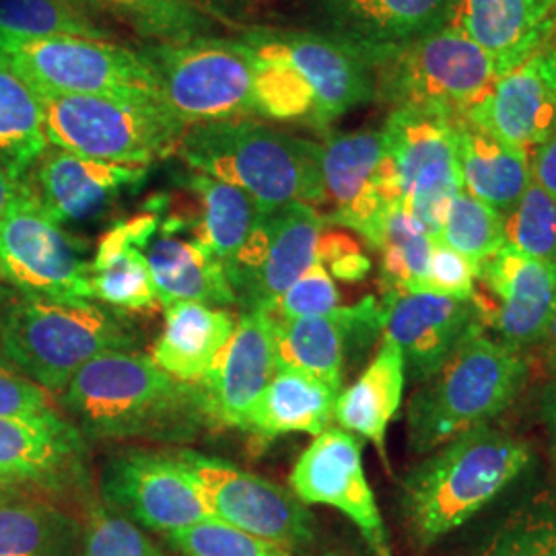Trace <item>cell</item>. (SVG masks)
I'll list each match as a JSON object with an SVG mask.
<instances>
[{"label": "cell", "instance_id": "cell-1", "mask_svg": "<svg viewBox=\"0 0 556 556\" xmlns=\"http://www.w3.org/2000/svg\"><path fill=\"white\" fill-rule=\"evenodd\" d=\"M59 397L89 445L147 441L174 447L219 429L200 383L172 378L137 351L89 361Z\"/></svg>", "mask_w": 556, "mask_h": 556}, {"label": "cell", "instance_id": "cell-2", "mask_svg": "<svg viewBox=\"0 0 556 556\" xmlns=\"http://www.w3.org/2000/svg\"><path fill=\"white\" fill-rule=\"evenodd\" d=\"M523 439L489 425L431 452L400 484V516L418 551L431 548L477 516L530 464Z\"/></svg>", "mask_w": 556, "mask_h": 556}, {"label": "cell", "instance_id": "cell-3", "mask_svg": "<svg viewBox=\"0 0 556 556\" xmlns=\"http://www.w3.org/2000/svg\"><path fill=\"white\" fill-rule=\"evenodd\" d=\"M142 342L124 312L91 303L21 295L0 285V357L60 396L80 367L105 353H132Z\"/></svg>", "mask_w": 556, "mask_h": 556}, {"label": "cell", "instance_id": "cell-4", "mask_svg": "<svg viewBox=\"0 0 556 556\" xmlns=\"http://www.w3.org/2000/svg\"><path fill=\"white\" fill-rule=\"evenodd\" d=\"M192 172L238 186L270 213L291 202L324 204L321 144L256 119L190 126L174 151Z\"/></svg>", "mask_w": 556, "mask_h": 556}, {"label": "cell", "instance_id": "cell-5", "mask_svg": "<svg viewBox=\"0 0 556 556\" xmlns=\"http://www.w3.org/2000/svg\"><path fill=\"white\" fill-rule=\"evenodd\" d=\"M530 361L523 349L486 328L464 340L406 406V441L413 454L425 456L443 443L489 425L507 410L526 386Z\"/></svg>", "mask_w": 556, "mask_h": 556}, {"label": "cell", "instance_id": "cell-6", "mask_svg": "<svg viewBox=\"0 0 556 556\" xmlns=\"http://www.w3.org/2000/svg\"><path fill=\"white\" fill-rule=\"evenodd\" d=\"M139 52L155 77L163 110L184 130L256 116V54L241 38L147 43Z\"/></svg>", "mask_w": 556, "mask_h": 556}, {"label": "cell", "instance_id": "cell-7", "mask_svg": "<svg viewBox=\"0 0 556 556\" xmlns=\"http://www.w3.org/2000/svg\"><path fill=\"white\" fill-rule=\"evenodd\" d=\"M0 56L38 98L100 96L161 105L157 83L139 50L114 41L25 38L0 31Z\"/></svg>", "mask_w": 556, "mask_h": 556}, {"label": "cell", "instance_id": "cell-8", "mask_svg": "<svg viewBox=\"0 0 556 556\" xmlns=\"http://www.w3.org/2000/svg\"><path fill=\"white\" fill-rule=\"evenodd\" d=\"M48 144L87 160L149 167L176 151L184 128L157 103L41 96Z\"/></svg>", "mask_w": 556, "mask_h": 556}, {"label": "cell", "instance_id": "cell-9", "mask_svg": "<svg viewBox=\"0 0 556 556\" xmlns=\"http://www.w3.org/2000/svg\"><path fill=\"white\" fill-rule=\"evenodd\" d=\"M497 79L493 60L454 23L410 43L374 71L378 100L452 116H466L477 108Z\"/></svg>", "mask_w": 556, "mask_h": 556}, {"label": "cell", "instance_id": "cell-10", "mask_svg": "<svg viewBox=\"0 0 556 556\" xmlns=\"http://www.w3.org/2000/svg\"><path fill=\"white\" fill-rule=\"evenodd\" d=\"M87 248L52 219L23 178L0 220V282L21 295L91 303Z\"/></svg>", "mask_w": 556, "mask_h": 556}, {"label": "cell", "instance_id": "cell-11", "mask_svg": "<svg viewBox=\"0 0 556 556\" xmlns=\"http://www.w3.org/2000/svg\"><path fill=\"white\" fill-rule=\"evenodd\" d=\"M169 452L199 489L213 519L291 555L314 544L316 517L291 489L190 447Z\"/></svg>", "mask_w": 556, "mask_h": 556}, {"label": "cell", "instance_id": "cell-12", "mask_svg": "<svg viewBox=\"0 0 556 556\" xmlns=\"http://www.w3.org/2000/svg\"><path fill=\"white\" fill-rule=\"evenodd\" d=\"M456 118L431 108H394L383 137L402 204L431 238H439L450 200L464 190L457 161Z\"/></svg>", "mask_w": 556, "mask_h": 556}, {"label": "cell", "instance_id": "cell-13", "mask_svg": "<svg viewBox=\"0 0 556 556\" xmlns=\"http://www.w3.org/2000/svg\"><path fill=\"white\" fill-rule=\"evenodd\" d=\"M101 503L144 532L167 536L213 519L169 450L124 447L101 466Z\"/></svg>", "mask_w": 556, "mask_h": 556}, {"label": "cell", "instance_id": "cell-14", "mask_svg": "<svg viewBox=\"0 0 556 556\" xmlns=\"http://www.w3.org/2000/svg\"><path fill=\"white\" fill-rule=\"evenodd\" d=\"M316 34L371 71L456 21L457 0H303Z\"/></svg>", "mask_w": 556, "mask_h": 556}, {"label": "cell", "instance_id": "cell-15", "mask_svg": "<svg viewBox=\"0 0 556 556\" xmlns=\"http://www.w3.org/2000/svg\"><path fill=\"white\" fill-rule=\"evenodd\" d=\"M326 223L357 231L374 248L388 213L402 204L383 130L328 135L321 144Z\"/></svg>", "mask_w": 556, "mask_h": 556}, {"label": "cell", "instance_id": "cell-16", "mask_svg": "<svg viewBox=\"0 0 556 556\" xmlns=\"http://www.w3.org/2000/svg\"><path fill=\"white\" fill-rule=\"evenodd\" d=\"M324 225L318 211L303 202L266 213L256 236L225 270L241 312H273L278 298L318 258Z\"/></svg>", "mask_w": 556, "mask_h": 556}, {"label": "cell", "instance_id": "cell-17", "mask_svg": "<svg viewBox=\"0 0 556 556\" xmlns=\"http://www.w3.org/2000/svg\"><path fill=\"white\" fill-rule=\"evenodd\" d=\"M289 489L307 507L326 505L349 517L371 553L394 556L378 501L365 477L363 443L357 435L330 427L299 456Z\"/></svg>", "mask_w": 556, "mask_h": 556}, {"label": "cell", "instance_id": "cell-18", "mask_svg": "<svg viewBox=\"0 0 556 556\" xmlns=\"http://www.w3.org/2000/svg\"><path fill=\"white\" fill-rule=\"evenodd\" d=\"M478 282L475 301L484 326L517 349L540 344L556 314V266L505 243L480 264Z\"/></svg>", "mask_w": 556, "mask_h": 556}, {"label": "cell", "instance_id": "cell-19", "mask_svg": "<svg viewBox=\"0 0 556 556\" xmlns=\"http://www.w3.org/2000/svg\"><path fill=\"white\" fill-rule=\"evenodd\" d=\"M0 475L43 495L89 498V441L71 418L0 417Z\"/></svg>", "mask_w": 556, "mask_h": 556}, {"label": "cell", "instance_id": "cell-20", "mask_svg": "<svg viewBox=\"0 0 556 556\" xmlns=\"http://www.w3.org/2000/svg\"><path fill=\"white\" fill-rule=\"evenodd\" d=\"M383 305V337L396 342L406 376L422 383L457 346L484 330L475 299H456L429 291L388 293Z\"/></svg>", "mask_w": 556, "mask_h": 556}, {"label": "cell", "instance_id": "cell-21", "mask_svg": "<svg viewBox=\"0 0 556 556\" xmlns=\"http://www.w3.org/2000/svg\"><path fill=\"white\" fill-rule=\"evenodd\" d=\"M273 318V316H270ZM278 369H293L342 392L346 357L383 332V305L376 298L314 318H273Z\"/></svg>", "mask_w": 556, "mask_h": 556}, {"label": "cell", "instance_id": "cell-22", "mask_svg": "<svg viewBox=\"0 0 556 556\" xmlns=\"http://www.w3.org/2000/svg\"><path fill=\"white\" fill-rule=\"evenodd\" d=\"M31 172L34 179H25L43 211L62 227L98 219L149 178V167L87 160L54 147H48Z\"/></svg>", "mask_w": 556, "mask_h": 556}, {"label": "cell", "instance_id": "cell-23", "mask_svg": "<svg viewBox=\"0 0 556 556\" xmlns=\"http://www.w3.org/2000/svg\"><path fill=\"white\" fill-rule=\"evenodd\" d=\"M260 40L289 60L316 96V130L328 132L340 116L376 100L374 71L337 41L316 31L252 27Z\"/></svg>", "mask_w": 556, "mask_h": 556}, {"label": "cell", "instance_id": "cell-24", "mask_svg": "<svg viewBox=\"0 0 556 556\" xmlns=\"http://www.w3.org/2000/svg\"><path fill=\"white\" fill-rule=\"evenodd\" d=\"M277 376L275 330L266 312H241L229 342L200 386L219 429L243 427L264 388Z\"/></svg>", "mask_w": 556, "mask_h": 556}, {"label": "cell", "instance_id": "cell-25", "mask_svg": "<svg viewBox=\"0 0 556 556\" xmlns=\"http://www.w3.org/2000/svg\"><path fill=\"white\" fill-rule=\"evenodd\" d=\"M464 118L521 151L536 149L556 135V96L542 52L501 75L491 93Z\"/></svg>", "mask_w": 556, "mask_h": 556}, {"label": "cell", "instance_id": "cell-26", "mask_svg": "<svg viewBox=\"0 0 556 556\" xmlns=\"http://www.w3.org/2000/svg\"><path fill=\"white\" fill-rule=\"evenodd\" d=\"M457 25L493 60L498 77L556 36V0H457Z\"/></svg>", "mask_w": 556, "mask_h": 556}, {"label": "cell", "instance_id": "cell-27", "mask_svg": "<svg viewBox=\"0 0 556 556\" xmlns=\"http://www.w3.org/2000/svg\"><path fill=\"white\" fill-rule=\"evenodd\" d=\"M161 208L119 220L103 238L91 258L93 301L116 312H151L160 299L153 287L144 245L157 233Z\"/></svg>", "mask_w": 556, "mask_h": 556}, {"label": "cell", "instance_id": "cell-28", "mask_svg": "<svg viewBox=\"0 0 556 556\" xmlns=\"http://www.w3.org/2000/svg\"><path fill=\"white\" fill-rule=\"evenodd\" d=\"M184 223L169 217L144 245L153 287L163 307L194 301L208 307L238 305L223 266L197 238H181Z\"/></svg>", "mask_w": 556, "mask_h": 556}, {"label": "cell", "instance_id": "cell-29", "mask_svg": "<svg viewBox=\"0 0 556 556\" xmlns=\"http://www.w3.org/2000/svg\"><path fill=\"white\" fill-rule=\"evenodd\" d=\"M238 326L225 307L181 301L165 307L163 332L155 340L153 363L179 381L200 383Z\"/></svg>", "mask_w": 556, "mask_h": 556}, {"label": "cell", "instance_id": "cell-30", "mask_svg": "<svg viewBox=\"0 0 556 556\" xmlns=\"http://www.w3.org/2000/svg\"><path fill=\"white\" fill-rule=\"evenodd\" d=\"M340 392L328 383L293 369H278L248 413L241 431L260 443L282 435H319L330 429Z\"/></svg>", "mask_w": 556, "mask_h": 556}, {"label": "cell", "instance_id": "cell-31", "mask_svg": "<svg viewBox=\"0 0 556 556\" xmlns=\"http://www.w3.org/2000/svg\"><path fill=\"white\" fill-rule=\"evenodd\" d=\"M456 139L464 190L501 215L509 213L534 179L530 153L509 147L464 116L456 118Z\"/></svg>", "mask_w": 556, "mask_h": 556}, {"label": "cell", "instance_id": "cell-32", "mask_svg": "<svg viewBox=\"0 0 556 556\" xmlns=\"http://www.w3.org/2000/svg\"><path fill=\"white\" fill-rule=\"evenodd\" d=\"M41 495L0 497V556H83V519Z\"/></svg>", "mask_w": 556, "mask_h": 556}, {"label": "cell", "instance_id": "cell-33", "mask_svg": "<svg viewBox=\"0 0 556 556\" xmlns=\"http://www.w3.org/2000/svg\"><path fill=\"white\" fill-rule=\"evenodd\" d=\"M404 386V357L396 342L383 337L376 358L349 390L340 392L334 420L340 429L369 439L383 456L386 433L402 404Z\"/></svg>", "mask_w": 556, "mask_h": 556}, {"label": "cell", "instance_id": "cell-34", "mask_svg": "<svg viewBox=\"0 0 556 556\" xmlns=\"http://www.w3.org/2000/svg\"><path fill=\"white\" fill-rule=\"evenodd\" d=\"M179 181L199 202L200 219L194 238L217 258L223 270H229L256 236L266 211L238 186L199 172L190 169Z\"/></svg>", "mask_w": 556, "mask_h": 556}, {"label": "cell", "instance_id": "cell-35", "mask_svg": "<svg viewBox=\"0 0 556 556\" xmlns=\"http://www.w3.org/2000/svg\"><path fill=\"white\" fill-rule=\"evenodd\" d=\"M48 147L40 98L0 56V165L23 179Z\"/></svg>", "mask_w": 556, "mask_h": 556}, {"label": "cell", "instance_id": "cell-36", "mask_svg": "<svg viewBox=\"0 0 556 556\" xmlns=\"http://www.w3.org/2000/svg\"><path fill=\"white\" fill-rule=\"evenodd\" d=\"M239 38L256 54V116L316 128V96L298 68L252 29H245Z\"/></svg>", "mask_w": 556, "mask_h": 556}, {"label": "cell", "instance_id": "cell-37", "mask_svg": "<svg viewBox=\"0 0 556 556\" xmlns=\"http://www.w3.org/2000/svg\"><path fill=\"white\" fill-rule=\"evenodd\" d=\"M374 248L381 254L383 295L425 291L433 238L404 204L388 213Z\"/></svg>", "mask_w": 556, "mask_h": 556}, {"label": "cell", "instance_id": "cell-38", "mask_svg": "<svg viewBox=\"0 0 556 556\" xmlns=\"http://www.w3.org/2000/svg\"><path fill=\"white\" fill-rule=\"evenodd\" d=\"M91 13H108L149 43H178L211 36L217 21L186 0H79Z\"/></svg>", "mask_w": 556, "mask_h": 556}, {"label": "cell", "instance_id": "cell-39", "mask_svg": "<svg viewBox=\"0 0 556 556\" xmlns=\"http://www.w3.org/2000/svg\"><path fill=\"white\" fill-rule=\"evenodd\" d=\"M0 31L25 38L114 40L110 27L79 0H0Z\"/></svg>", "mask_w": 556, "mask_h": 556}, {"label": "cell", "instance_id": "cell-40", "mask_svg": "<svg viewBox=\"0 0 556 556\" xmlns=\"http://www.w3.org/2000/svg\"><path fill=\"white\" fill-rule=\"evenodd\" d=\"M435 239L480 266L505 245L503 215L470 192L459 190L447 204Z\"/></svg>", "mask_w": 556, "mask_h": 556}, {"label": "cell", "instance_id": "cell-41", "mask_svg": "<svg viewBox=\"0 0 556 556\" xmlns=\"http://www.w3.org/2000/svg\"><path fill=\"white\" fill-rule=\"evenodd\" d=\"M505 243L556 266V200L532 179L516 206L503 215Z\"/></svg>", "mask_w": 556, "mask_h": 556}, {"label": "cell", "instance_id": "cell-42", "mask_svg": "<svg viewBox=\"0 0 556 556\" xmlns=\"http://www.w3.org/2000/svg\"><path fill=\"white\" fill-rule=\"evenodd\" d=\"M486 556H556V489L514 511L498 528Z\"/></svg>", "mask_w": 556, "mask_h": 556}, {"label": "cell", "instance_id": "cell-43", "mask_svg": "<svg viewBox=\"0 0 556 556\" xmlns=\"http://www.w3.org/2000/svg\"><path fill=\"white\" fill-rule=\"evenodd\" d=\"M83 523V556H167L149 532L118 516L98 498H87Z\"/></svg>", "mask_w": 556, "mask_h": 556}, {"label": "cell", "instance_id": "cell-44", "mask_svg": "<svg viewBox=\"0 0 556 556\" xmlns=\"http://www.w3.org/2000/svg\"><path fill=\"white\" fill-rule=\"evenodd\" d=\"M163 538L179 556H293L285 548L250 536L217 519H206Z\"/></svg>", "mask_w": 556, "mask_h": 556}, {"label": "cell", "instance_id": "cell-45", "mask_svg": "<svg viewBox=\"0 0 556 556\" xmlns=\"http://www.w3.org/2000/svg\"><path fill=\"white\" fill-rule=\"evenodd\" d=\"M340 303L334 278L328 268L316 258L307 273L278 298L270 316L277 319L314 318L334 312Z\"/></svg>", "mask_w": 556, "mask_h": 556}, {"label": "cell", "instance_id": "cell-46", "mask_svg": "<svg viewBox=\"0 0 556 556\" xmlns=\"http://www.w3.org/2000/svg\"><path fill=\"white\" fill-rule=\"evenodd\" d=\"M478 268L477 262L433 238L425 291L447 298L475 299Z\"/></svg>", "mask_w": 556, "mask_h": 556}, {"label": "cell", "instance_id": "cell-47", "mask_svg": "<svg viewBox=\"0 0 556 556\" xmlns=\"http://www.w3.org/2000/svg\"><path fill=\"white\" fill-rule=\"evenodd\" d=\"M56 410L50 392L0 357V417H41Z\"/></svg>", "mask_w": 556, "mask_h": 556}, {"label": "cell", "instance_id": "cell-48", "mask_svg": "<svg viewBox=\"0 0 556 556\" xmlns=\"http://www.w3.org/2000/svg\"><path fill=\"white\" fill-rule=\"evenodd\" d=\"M318 260L332 277L344 282H357L371 270V260L363 254L355 239L344 233H321Z\"/></svg>", "mask_w": 556, "mask_h": 556}, {"label": "cell", "instance_id": "cell-49", "mask_svg": "<svg viewBox=\"0 0 556 556\" xmlns=\"http://www.w3.org/2000/svg\"><path fill=\"white\" fill-rule=\"evenodd\" d=\"M532 178L556 200V135L532 153Z\"/></svg>", "mask_w": 556, "mask_h": 556}, {"label": "cell", "instance_id": "cell-50", "mask_svg": "<svg viewBox=\"0 0 556 556\" xmlns=\"http://www.w3.org/2000/svg\"><path fill=\"white\" fill-rule=\"evenodd\" d=\"M194 7H199L202 13H206L213 21L220 25L239 29L243 23L245 2L243 0H186Z\"/></svg>", "mask_w": 556, "mask_h": 556}, {"label": "cell", "instance_id": "cell-51", "mask_svg": "<svg viewBox=\"0 0 556 556\" xmlns=\"http://www.w3.org/2000/svg\"><path fill=\"white\" fill-rule=\"evenodd\" d=\"M540 415L546 427L548 435V445L556 459V376H553L551 383L544 388L542 397H540Z\"/></svg>", "mask_w": 556, "mask_h": 556}, {"label": "cell", "instance_id": "cell-52", "mask_svg": "<svg viewBox=\"0 0 556 556\" xmlns=\"http://www.w3.org/2000/svg\"><path fill=\"white\" fill-rule=\"evenodd\" d=\"M21 179H15L2 165H0V220L4 219L11 202L15 199V192L20 188Z\"/></svg>", "mask_w": 556, "mask_h": 556}, {"label": "cell", "instance_id": "cell-53", "mask_svg": "<svg viewBox=\"0 0 556 556\" xmlns=\"http://www.w3.org/2000/svg\"><path fill=\"white\" fill-rule=\"evenodd\" d=\"M540 346H542V355H544L551 376H556V314L546 334L540 340Z\"/></svg>", "mask_w": 556, "mask_h": 556}, {"label": "cell", "instance_id": "cell-54", "mask_svg": "<svg viewBox=\"0 0 556 556\" xmlns=\"http://www.w3.org/2000/svg\"><path fill=\"white\" fill-rule=\"evenodd\" d=\"M23 491H31V489L25 486V484H21L17 480H13V478L0 475V497H4V495H15V493H23ZM36 493H38V491H36Z\"/></svg>", "mask_w": 556, "mask_h": 556}, {"label": "cell", "instance_id": "cell-55", "mask_svg": "<svg viewBox=\"0 0 556 556\" xmlns=\"http://www.w3.org/2000/svg\"><path fill=\"white\" fill-rule=\"evenodd\" d=\"M542 59H544V71L548 75V80H551L556 96V48L542 52Z\"/></svg>", "mask_w": 556, "mask_h": 556}, {"label": "cell", "instance_id": "cell-56", "mask_svg": "<svg viewBox=\"0 0 556 556\" xmlns=\"http://www.w3.org/2000/svg\"><path fill=\"white\" fill-rule=\"evenodd\" d=\"M321 556H344V555H338V553H326V555Z\"/></svg>", "mask_w": 556, "mask_h": 556}, {"label": "cell", "instance_id": "cell-57", "mask_svg": "<svg viewBox=\"0 0 556 556\" xmlns=\"http://www.w3.org/2000/svg\"><path fill=\"white\" fill-rule=\"evenodd\" d=\"M243 2H245V0H243Z\"/></svg>", "mask_w": 556, "mask_h": 556}, {"label": "cell", "instance_id": "cell-58", "mask_svg": "<svg viewBox=\"0 0 556 556\" xmlns=\"http://www.w3.org/2000/svg\"><path fill=\"white\" fill-rule=\"evenodd\" d=\"M555 38H556V36H555Z\"/></svg>", "mask_w": 556, "mask_h": 556}]
</instances>
